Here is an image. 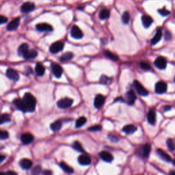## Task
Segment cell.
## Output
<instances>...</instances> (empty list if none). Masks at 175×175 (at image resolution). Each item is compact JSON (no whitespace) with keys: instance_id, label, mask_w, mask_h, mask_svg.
Segmentation results:
<instances>
[{"instance_id":"5b68a950","label":"cell","mask_w":175,"mask_h":175,"mask_svg":"<svg viewBox=\"0 0 175 175\" xmlns=\"http://www.w3.org/2000/svg\"><path fill=\"white\" fill-rule=\"evenodd\" d=\"M51 70L53 74L57 78L60 77L63 73V69L62 66L60 64L54 62L51 63Z\"/></svg>"},{"instance_id":"cb8c5ba5","label":"cell","mask_w":175,"mask_h":175,"mask_svg":"<svg viewBox=\"0 0 175 175\" xmlns=\"http://www.w3.org/2000/svg\"><path fill=\"white\" fill-rule=\"evenodd\" d=\"M137 131V127L133 125H125L123 128V131L126 134L130 135L132 133H134Z\"/></svg>"},{"instance_id":"603a6c76","label":"cell","mask_w":175,"mask_h":175,"mask_svg":"<svg viewBox=\"0 0 175 175\" xmlns=\"http://www.w3.org/2000/svg\"><path fill=\"white\" fill-rule=\"evenodd\" d=\"M162 37V31L161 29H157V32L155 34V35L154 37L151 39V45H156L157 43H158L160 42L161 38Z\"/></svg>"},{"instance_id":"ab89813d","label":"cell","mask_w":175,"mask_h":175,"mask_svg":"<svg viewBox=\"0 0 175 175\" xmlns=\"http://www.w3.org/2000/svg\"><path fill=\"white\" fill-rule=\"evenodd\" d=\"M41 172H42V169H41L40 166L37 165V166L34 167L33 170H32V175H40Z\"/></svg>"},{"instance_id":"e575fe53","label":"cell","mask_w":175,"mask_h":175,"mask_svg":"<svg viewBox=\"0 0 175 175\" xmlns=\"http://www.w3.org/2000/svg\"><path fill=\"white\" fill-rule=\"evenodd\" d=\"M86 123V118L85 117H80L79 118H78L76 121L75 123V126L77 128L82 127V126L85 125Z\"/></svg>"},{"instance_id":"30bf717a","label":"cell","mask_w":175,"mask_h":175,"mask_svg":"<svg viewBox=\"0 0 175 175\" xmlns=\"http://www.w3.org/2000/svg\"><path fill=\"white\" fill-rule=\"evenodd\" d=\"M35 9V4L32 2H25L21 7V11L23 13H28Z\"/></svg>"},{"instance_id":"f546056e","label":"cell","mask_w":175,"mask_h":175,"mask_svg":"<svg viewBox=\"0 0 175 175\" xmlns=\"http://www.w3.org/2000/svg\"><path fill=\"white\" fill-rule=\"evenodd\" d=\"M151 144H145L142 147V154H143V156L145 158H147L149 157V155H150V153H151Z\"/></svg>"},{"instance_id":"6da1fadb","label":"cell","mask_w":175,"mask_h":175,"mask_svg":"<svg viewBox=\"0 0 175 175\" xmlns=\"http://www.w3.org/2000/svg\"><path fill=\"white\" fill-rule=\"evenodd\" d=\"M23 100L25 103L28 112H34L36 106V99L31 93H27L24 94Z\"/></svg>"},{"instance_id":"bcb514c9","label":"cell","mask_w":175,"mask_h":175,"mask_svg":"<svg viewBox=\"0 0 175 175\" xmlns=\"http://www.w3.org/2000/svg\"><path fill=\"white\" fill-rule=\"evenodd\" d=\"M43 175H52V172L51 171V170H47L43 172Z\"/></svg>"},{"instance_id":"ac0fdd59","label":"cell","mask_w":175,"mask_h":175,"mask_svg":"<svg viewBox=\"0 0 175 175\" xmlns=\"http://www.w3.org/2000/svg\"><path fill=\"white\" fill-rule=\"evenodd\" d=\"M147 120L151 125H155L156 123V113L154 110H151L147 114Z\"/></svg>"},{"instance_id":"f1b7e54d","label":"cell","mask_w":175,"mask_h":175,"mask_svg":"<svg viewBox=\"0 0 175 175\" xmlns=\"http://www.w3.org/2000/svg\"><path fill=\"white\" fill-rule=\"evenodd\" d=\"M51 129L54 132H57L60 130V129L62 128V123L60 121H55L54 123H53L50 126Z\"/></svg>"},{"instance_id":"484cf974","label":"cell","mask_w":175,"mask_h":175,"mask_svg":"<svg viewBox=\"0 0 175 175\" xmlns=\"http://www.w3.org/2000/svg\"><path fill=\"white\" fill-rule=\"evenodd\" d=\"M29 50V45L27 43H23L22 45L19 46V49H18V53L20 56H24L27 51Z\"/></svg>"},{"instance_id":"f6af8a7d","label":"cell","mask_w":175,"mask_h":175,"mask_svg":"<svg viewBox=\"0 0 175 175\" xmlns=\"http://www.w3.org/2000/svg\"><path fill=\"white\" fill-rule=\"evenodd\" d=\"M7 21H8V19H7L6 17H4V16H2V15H0V25L6 24Z\"/></svg>"},{"instance_id":"8fae6325","label":"cell","mask_w":175,"mask_h":175,"mask_svg":"<svg viewBox=\"0 0 175 175\" xmlns=\"http://www.w3.org/2000/svg\"><path fill=\"white\" fill-rule=\"evenodd\" d=\"M105 97L102 94H98V95L96 96L95 99H94V107L97 109H99L101 107L103 106V104L105 103Z\"/></svg>"},{"instance_id":"d590c367","label":"cell","mask_w":175,"mask_h":175,"mask_svg":"<svg viewBox=\"0 0 175 175\" xmlns=\"http://www.w3.org/2000/svg\"><path fill=\"white\" fill-rule=\"evenodd\" d=\"M166 144H167L168 148L170 151H174L175 150V143L173 140L168 139L166 141Z\"/></svg>"},{"instance_id":"816d5d0a","label":"cell","mask_w":175,"mask_h":175,"mask_svg":"<svg viewBox=\"0 0 175 175\" xmlns=\"http://www.w3.org/2000/svg\"><path fill=\"white\" fill-rule=\"evenodd\" d=\"M169 175H175V171H174H174L170 172Z\"/></svg>"},{"instance_id":"9f6ffc18","label":"cell","mask_w":175,"mask_h":175,"mask_svg":"<svg viewBox=\"0 0 175 175\" xmlns=\"http://www.w3.org/2000/svg\"><path fill=\"white\" fill-rule=\"evenodd\" d=\"M139 175H140V174H139Z\"/></svg>"},{"instance_id":"9c48e42d","label":"cell","mask_w":175,"mask_h":175,"mask_svg":"<svg viewBox=\"0 0 175 175\" xmlns=\"http://www.w3.org/2000/svg\"><path fill=\"white\" fill-rule=\"evenodd\" d=\"M155 66L157 68L160 69V70H163L167 66L166 59L163 57H157L155 61Z\"/></svg>"},{"instance_id":"ee69618b","label":"cell","mask_w":175,"mask_h":175,"mask_svg":"<svg viewBox=\"0 0 175 175\" xmlns=\"http://www.w3.org/2000/svg\"><path fill=\"white\" fill-rule=\"evenodd\" d=\"M101 129H102V126L101 125H94L88 128V131H92V132H94V131H99L101 130Z\"/></svg>"},{"instance_id":"60d3db41","label":"cell","mask_w":175,"mask_h":175,"mask_svg":"<svg viewBox=\"0 0 175 175\" xmlns=\"http://www.w3.org/2000/svg\"><path fill=\"white\" fill-rule=\"evenodd\" d=\"M158 12L162 16H163V17H166V16L169 15L170 14V11H168L167 10L166 8H163L162 9H160V10H158Z\"/></svg>"},{"instance_id":"52a82bcc","label":"cell","mask_w":175,"mask_h":175,"mask_svg":"<svg viewBox=\"0 0 175 175\" xmlns=\"http://www.w3.org/2000/svg\"><path fill=\"white\" fill-rule=\"evenodd\" d=\"M136 94L133 90H129L125 94V101L129 105H133L136 100Z\"/></svg>"},{"instance_id":"9a60e30c","label":"cell","mask_w":175,"mask_h":175,"mask_svg":"<svg viewBox=\"0 0 175 175\" xmlns=\"http://www.w3.org/2000/svg\"><path fill=\"white\" fill-rule=\"evenodd\" d=\"M20 24V18H16L13 19L12 21L9 23V24L7 26V29L8 31H14L18 28Z\"/></svg>"},{"instance_id":"2e32d148","label":"cell","mask_w":175,"mask_h":175,"mask_svg":"<svg viewBox=\"0 0 175 175\" xmlns=\"http://www.w3.org/2000/svg\"><path fill=\"white\" fill-rule=\"evenodd\" d=\"M99 156L101 160L106 162H112L114 160L112 154L107 151H101L99 153Z\"/></svg>"},{"instance_id":"7c38bea8","label":"cell","mask_w":175,"mask_h":175,"mask_svg":"<svg viewBox=\"0 0 175 175\" xmlns=\"http://www.w3.org/2000/svg\"><path fill=\"white\" fill-rule=\"evenodd\" d=\"M155 92L157 94H163L167 90V84L163 82H158L155 84Z\"/></svg>"},{"instance_id":"f35d334b","label":"cell","mask_w":175,"mask_h":175,"mask_svg":"<svg viewBox=\"0 0 175 175\" xmlns=\"http://www.w3.org/2000/svg\"><path fill=\"white\" fill-rule=\"evenodd\" d=\"M73 148H74L76 151L81 152V153H84V152L81 143L78 141H76L74 142V143H73Z\"/></svg>"},{"instance_id":"8d00e7d4","label":"cell","mask_w":175,"mask_h":175,"mask_svg":"<svg viewBox=\"0 0 175 175\" xmlns=\"http://www.w3.org/2000/svg\"><path fill=\"white\" fill-rule=\"evenodd\" d=\"M130 20V15L128 12H125L122 15V21L123 24H127Z\"/></svg>"},{"instance_id":"d6a6232c","label":"cell","mask_w":175,"mask_h":175,"mask_svg":"<svg viewBox=\"0 0 175 175\" xmlns=\"http://www.w3.org/2000/svg\"><path fill=\"white\" fill-rule=\"evenodd\" d=\"M60 167L62 168V169L64 171H65L66 172H67L68 174H71L73 172V169L72 168L69 166L68 165L66 164V163H64L63 162H60Z\"/></svg>"},{"instance_id":"44dd1931","label":"cell","mask_w":175,"mask_h":175,"mask_svg":"<svg viewBox=\"0 0 175 175\" xmlns=\"http://www.w3.org/2000/svg\"><path fill=\"white\" fill-rule=\"evenodd\" d=\"M153 19L149 15H143L142 17V23L144 27L148 28L153 24Z\"/></svg>"},{"instance_id":"4dcf8cb0","label":"cell","mask_w":175,"mask_h":175,"mask_svg":"<svg viewBox=\"0 0 175 175\" xmlns=\"http://www.w3.org/2000/svg\"><path fill=\"white\" fill-rule=\"evenodd\" d=\"M73 56H74V55H73V53L66 52L60 57V61L64 62H68L69 60H71V59H73Z\"/></svg>"},{"instance_id":"681fc988","label":"cell","mask_w":175,"mask_h":175,"mask_svg":"<svg viewBox=\"0 0 175 175\" xmlns=\"http://www.w3.org/2000/svg\"><path fill=\"white\" fill-rule=\"evenodd\" d=\"M6 175H17V174L15 172H14V171H8L7 172V173L6 174Z\"/></svg>"},{"instance_id":"c3c4849f","label":"cell","mask_w":175,"mask_h":175,"mask_svg":"<svg viewBox=\"0 0 175 175\" xmlns=\"http://www.w3.org/2000/svg\"><path fill=\"white\" fill-rule=\"evenodd\" d=\"M171 106H170V105H165L163 107V111L164 112H167V111H169V110H171Z\"/></svg>"},{"instance_id":"7dc6e473","label":"cell","mask_w":175,"mask_h":175,"mask_svg":"<svg viewBox=\"0 0 175 175\" xmlns=\"http://www.w3.org/2000/svg\"><path fill=\"white\" fill-rule=\"evenodd\" d=\"M165 37L166 40H170V38H171V34H170V32H165Z\"/></svg>"},{"instance_id":"db71d44e","label":"cell","mask_w":175,"mask_h":175,"mask_svg":"<svg viewBox=\"0 0 175 175\" xmlns=\"http://www.w3.org/2000/svg\"><path fill=\"white\" fill-rule=\"evenodd\" d=\"M173 163H174V165H175V160H174V161H173Z\"/></svg>"},{"instance_id":"ffe728a7","label":"cell","mask_w":175,"mask_h":175,"mask_svg":"<svg viewBox=\"0 0 175 175\" xmlns=\"http://www.w3.org/2000/svg\"><path fill=\"white\" fill-rule=\"evenodd\" d=\"M157 155L160 157V158H162L163 160L165 161V162H172L171 157H170L166 152L163 151L162 149H157Z\"/></svg>"},{"instance_id":"277c9868","label":"cell","mask_w":175,"mask_h":175,"mask_svg":"<svg viewBox=\"0 0 175 175\" xmlns=\"http://www.w3.org/2000/svg\"><path fill=\"white\" fill-rule=\"evenodd\" d=\"M133 85H134L135 90L137 91V93L140 94V95L146 96L149 94V92L147 91V90L140 84L138 81H134L133 82Z\"/></svg>"},{"instance_id":"f907efd6","label":"cell","mask_w":175,"mask_h":175,"mask_svg":"<svg viewBox=\"0 0 175 175\" xmlns=\"http://www.w3.org/2000/svg\"><path fill=\"white\" fill-rule=\"evenodd\" d=\"M5 158L6 157L3 155H0V163H1V162H3L4 160H5Z\"/></svg>"},{"instance_id":"8992f818","label":"cell","mask_w":175,"mask_h":175,"mask_svg":"<svg viewBox=\"0 0 175 175\" xmlns=\"http://www.w3.org/2000/svg\"><path fill=\"white\" fill-rule=\"evenodd\" d=\"M71 35L75 39H80L84 36V34L79 27L77 25H73L71 29Z\"/></svg>"},{"instance_id":"e0dca14e","label":"cell","mask_w":175,"mask_h":175,"mask_svg":"<svg viewBox=\"0 0 175 175\" xmlns=\"http://www.w3.org/2000/svg\"><path fill=\"white\" fill-rule=\"evenodd\" d=\"M78 162L82 165H88L91 163V159L88 155H82L78 157Z\"/></svg>"},{"instance_id":"1f68e13d","label":"cell","mask_w":175,"mask_h":175,"mask_svg":"<svg viewBox=\"0 0 175 175\" xmlns=\"http://www.w3.org/2000/svg\"><path fill=\"white\" fill-rule=\"evenodd\" d=\"M110 10H107V9H103L99 13V18L101 20H105L108 19L110 17Z\"/></svg>"},{"instance_id":"d4e9b609","label":"cell","mask_w":175,"mask_h":175,"mask_svg":"<svg viewBox=\"0 0 175 175\" xmlns=\"http://www.w3.org/2000/svg\"><path fill=\"white\" fill-rule=\"evenodd\" d=\"M37 56H38V52L36 51V50L29 49L26 53H25V54L23 57L26 60H30V59H34Z\"/></svg>"},{"instance_id":"ba28073f","label":"cell","mask_w":175,"mask_h":175,"mask_svg":"<svg viewBox=\"0 0 175 175\" xmlns=\"http://www.w3.org/2000/svg\"><path fill=\"white\" fill-rule=\"evenodd\" d=\"M6 76L14 82H17L19 79V75L17 71L13 68H8L6 71Z\"/></svg>"},{"instance_id":"11a10c76","label":"cell","mask_w":175,"mask_h":175,"mask_svg":"<svg viewBox=\"0 0 175 175\" xmlns=\"http://www.w3.org/2000/svg\"><path fill=\"white\" fill-rule=\"evenodd\" d=\"M174 82H175V77H174Z\"/></svg>"},{"instance_id":"836d02e7","label":"cell","mask_w":175,"mask_h":175,"mask_svg":"<svg viewBox=\"0 0 175 175\" xmlns=\"http://www.w3.org/2000/svg\"><path fill=\"white\" fill-rule=\"evenodd\" d=\"M10 121V116L8 114H0V125Z\"/></svg>"},{"instance_id":"7402d4cb","label":"cell","mask_w":175,"mask_h":175,"mask_svg":"<svg viewBox=\"0 0 175 175\" xmlns=\"http://www.w3.org/2000/svg\"><path fill=\"white\" fill-rule=\"evenodd\" d=\"M21 140L23 143L24 144H30L31 142L34 140V137L33 135L30 133H24L21 135Z\"/></svg>"},{"instance_id":"7bdbcfd3","label":"cell","mask_w":175,"mask_h":175,"mask_svg":"<svg viewBox=\"0 0 175 175\" xmlns=\"http://www.w3.org/2000/svg\"><path fill=\"white\" fill-rule=\"evenodd\" d=\"M9 134L6 131L0 130V140H6L8 138Z\"/></svg>"},{"instance_id":"4fadbf2b","label":"cell","mask_w":175,"mask_h":175,"mask_svg":"<svg viewBox=\"0 0 175 175\" xmlns=\"http://www.w3.org/2000/svg\"><path fill=\"white\" fill-rule=\"evenodd\" d=\"M13 103L18 109L21 110V111L25 112H28L27 111V108L26 107V105H25V103L23 99H16L14 100Z\"/></svg>"},{"instance_id":"74e56055","label":"cell","mask_w":175,"mask_h":175,"mask_svg":"<svg viewBox=\"0 0 175 175\" xmlns=\"http://www.w3.org/2000/svg\"><path fill=\"white\" fill-rule=\"evenodd\" d=\"M112 78L108 77L105 75H102L100 78V82L103 84H109L112 82Z\"/></svg>"},{"instance_id":"83f0119b","label":"cell","mask_w":175,"mask_h":175,"mask_svg":"<svg viewBox=\"0 0 175 175\" xmlns=\"http://www.w3.org/2000/svg\"><path fill=\"white\" fill-rule=\"evenodd\" d=\"M103 54H104L105 56H106L107 58L112 60L113 61H117L118 60V57L117 56L116 54H114V53L110 51L105 50L104 51H103Z\"/></svg>"},{"instance_id":"5bb4252c","label":"cell","mask_w":175,"mask_h":175,"mask_svg":"<svg viewBox=\"0 0 175 175\" xmlns=\"http://www.w3.org/2000/svg\"><path fill=\"white\" fill-rule=\"evenodd\" d=\"M36 28L37 29V30L40 32H51L53 31V27L51 25L45 24V23H43V24H38L36 25Z\"/></svg>"},{"instance_id":"f5cc1de1","label":"cell","mask_w":175,"mask_h":175,"mask_svg":"<svg viewBox=\"0 0 175 175\" xmlns=\"http://www.w3.org/2000/svg\"><path fill=\"white\" fill-rule=\"evenodd\" d=\"M0 175H6L4 172H0Z\"/></svg>"},{"instance_id":"3957f363","label":"cell","mask_w":175,"mask_h":175,"mask_svg":"<svg viewBox=\"0 0 175 175\" xmlns=\"http://www.w3.org/2000/svg\"><path fill=\"white\" fill-rule=\"evenodd\" d=\"M64 43L61 41H57L51 44L49 47V51L52 54H57L64 49Z\"/></svg>"},{"instance_id":"4316f807","label":"cell","mask_w":175,"mask_h":175,"mask_svg":"<svg viewBox=\"0 0 175 175\" xmlns=\"http://www.w3.org/2000/svg\"><path fill=\"white\" fill-rule=\"evenodd\" d=\"M35 71L36 75L38 76H43L44 75V73H45V68L42 64L37 63L35 67Z\"/></svg>"},{"instance_id":"7a4b0ae2","label":"cell","mask_w":175,"mask_h":175,"mask_svg":"<svg viewBox=\"0 0 175 175\" xmlns=\"http://www.w3.org/2000/svg\"><path fill=\"white\" fill-rule=\"evenodd\" d=\"M73 103V100L71 99L70 98L66 97L63 98L62 99L59 100L57 103V107L60 109H67V108L70 107L72 105Z\"/></svg>"},{"instance_id":"d6986e66","label":"cell","mask_w":175,"mask_h":175,"mask_svg":"<svg viewBox=\"0 0 175 175\" xmlns=\"http://www.w3.org/2000/svg\"><path fill=\"white\" fill-rule=\"evenodd\" d=\"M20 166L24 170H29L32 168V162L29 159H22L19 162Z\"/></svg>"},{"instance_id":"b9f144b4","label":"cell","mask_w":175,"mask_h":175,"mask_svg":"<svg viewBox=\"0 0 175 175\" xmlns=\"http://www.w3.org/2000/svg\"><path fill=\"white\" fill-rule=\"evenodd\" d=\"M140 67H141L142 69H143V70L145 71H149L151 68L150 64L146 62H142L140 63Z\"/></svg>"}]
</instances>
